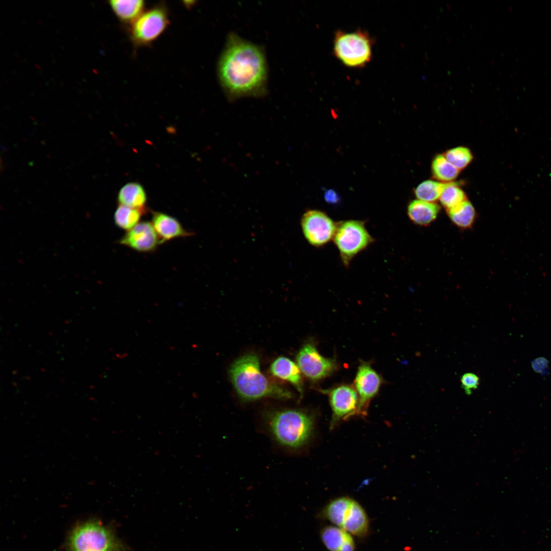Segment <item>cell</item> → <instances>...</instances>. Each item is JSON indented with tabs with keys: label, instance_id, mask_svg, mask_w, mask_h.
Listing matches in <instances>:
<instances>
[{
	"label": "cell",
	"instance_id": "obj_1",
	"mask_svg": "<svg viewBox=\"0 0 551 551\" xmlns=\"http://www.w3.org/2000/svg\"><path fill=\"white\" fill-rule=\"evenodd\" d=\"M217 71L220 85L231 101L266 94L267 66L263 49L235 33L227 37Z\"/></svg>",
	"mask_w": 551,
	"mask_h": 551
},
{
	"label": "cell",
	"instance_id": "obj_2",
	"mask_svg": "<svg viewBox=\"0 0 551 551\" xmlns=\"http://www.w3.org/2000/svg\"><path fill=\"white\" fill-rule=\"evenodd\" d=\"M229 374L232 383L239 397L245 401H253L263 397L286 400L293 397L286 388L269 381L260 368L258 356L246 354L231 365Z\"/></svg>",
	"mask_w": 551,
	"mask_h": 551
},
{
	"label": "cell",
	"instance_id": "obj_3",
	"mask_svg": "<svg viewBox=\"0 0 551 551\" xmlns=\"http://www.w3.org/2000/svg\"><path fill=\"white\" fill-rule=\"evenodd\" d=\"M264 418L274 440L290 449L306 444L314 430L313 417L300 410L271 409L264 412Z\"/></svg>",
	"mask_w": 551,
	"mask_h": 551
},
{
	"label": "cell",
	"instance_id": "obj_4",
	"mask_svg": "<svg viewBox=\"0 0 551 551\" xmlns=\"http://www.w3.org/2000/svg\"><path fill=\"white\" fill-rule=\"evenodd\" d=\"M126 547L110 527L95 519L77 524L67 539L68 551H126Z\"/></svg>",
	"mask_w": 551,
	"mask_h": 551
},
{
	"label": "cell",
	"instance_id": "obj_5",
	"mask_svg": "<svg viewBox=\"0 0 551 551\" xmlns=\"http://www.w3.org/2000/svg\"><path fill=\"white\" fill-rule=\"evenodd\" d=\"M372 45L371 39L365 32L360 30L352 32L338 30L335 34L333 52L344 65L362 67L371 60Z\"/></svg>",
	"mask_w": 551,
	"mask_h": 551
},
{
	"label": "cell",
	"instance_id": "obj_6",
	"mask_svg": "<svg viewBox=\"0 0 551 551\" xmlns=\"http://www.w3.org/2000/svg\"><path fill=\"white\" fill-rule=\"evenodd\" d=\"M333 240L337 247L344 266L366 249L374 240L368 232L363 221L348 220L337 223Z\"/></svg>",
	"mask_w": 551,
	"mask_h": 551
},
{
	"label": "cell",
	"instance_id": "obj_7",
	"mask_svg": "<svg viewBox=\"0 0 551 551\" xmlns=\"http://www.w3.org/2000/svg\"><path fill=\"white\" fill-rule=\"evenodd\" d=\"M169 23L166 7L163 5L155 6L144 11L131 24V40L137 46L149 44L164 32Z\"/></svg>",
	"mask_w": 551,
	"mask_h": 551
},
{
	"label": "cell",
	"instance_id": "obj_8",
	"mask_svg": "<svg viewBox=\"0 0 551 551\" xmlns=\"http://www.w3.org/2000/svg\"><path fill=\"white\" fill-rule=\"evenodd\" d=\"M301 226L308 242L314 246L320 247L333 239L337 223L325 213L311 210L303 215Z\"/></svg>",
	"mask_w": 551,
	"mask_h": 551
},
{
	"label": "cell",
	"instance_id": "obj_9",
	"mask_svg": "<svg viewBox=\"0 0 551 551\" xmlns=\"http://www.w3.org/2000/svg\"><path fill=\"white\" fill-rule=\"evenodd\" d=\"M300 371L312 381H318L332 374L336 369L334 360L322 356L311 342L305 344L296 356Z\"/></svg>",
	"mask_w": 551,
	"mask_h": 551
},
{
	"label": "cell",
	"instance_id": "obj_10",
	"mask_svg": "<svg viewBox=\"0 0 551 551\" xmlns=\"http://www.w3.org/2000/svg\"><path fill=\"white\" fill-rule=\"evenodd\" d=\"M322 392L328 395L332 410L331 429L341 420L355 416L359 403L358 394L355 388L343 385Z\"/></svg>",
	"mask_w": 551,
	"mask_h": 551
},
{
	"label": "cell",
	"instance_id": "obj_11",
	"mask_svg": "<svg viewBox=\"0 0 551 551\" xmlns=\"http://www.w3.org/2000/svg\"><path fill=\"white\" fill-rule=\"evenodd\" d=\"M381 383L380 376L369 364L363 363L359 367L354 383L359 397L355 416L367 415L369 403L378 393Z\"/></svg>",
	"mask_w": 551,
	"mask_h": 551
},
{
	"label": "cell",
	"instance_id": "obj_12",
	"mask_svg": "<svg viewBox=\"0 0 551 551\" xmlns=\"http://www.w3.org/2000/svg\"><path fill=\"white\" fill-rule=\"evenodd\" d=\"M119 243L140 252L153 251L161 243L152 223L148 221L138 223L128 231Z\"/></svg>",
	"mask_w": 551,
	"mask_h": 551
},
{
	"label": "cell",
	"instance_id": "obj_13",
	"mask_svg": "<svg viewBox=\"0 0 551 551\" xmlns=\"http://www.w3.org/2000/svg\"><path fill=\"white\" fill-rule=\"evenodd\" d=\"M152 223L161 243L174 238L192 235L191 232L185 230L178 220L165 213L154 212Z\"/></svg>",
	"mask_w": 551,
	"mask_h": 551
},
{
	"label": "cell",
	"instance_id": "obj_14",
	"mask_svg": "<svg viewBox=\"0 0 551 551\" xmlns=\"http://www.w3.org/2000/svg\"><path fill=\"white\" fill-rule=\"evenodd\" d=\"M270 370L274 376L291 383L300 395H303V384L300 370L292 360L287 357H280L272 363Z\"/></svg>",
	"mask_w": 551,
	"mask_h": 551
},
{
	"label": "cell",
	"instance_id": "obj_15",
	"mask_svg": "<svg viewBox=\"0 0 551 551\" xmlns=\"http://www.w3.org/2000/svg\"><path fill=\"white\" fill-rule=\"evenodd\" d=\"M368 527V519L365 510L353 499L345 516L341 528L349 534L362 537L367 534Z\"/></svg>",
	"mask_w": 551,
	"mask_h": 551
},
{
	"label": "cell",
	"instance_id": "obj_16",
	"mask_svg": "<svg viewBox=\"0 0 551 551\" xmlns=\"http://www.w3.org/2000/svg\"><path fill=\"white\" fill-rule=\"evenodd\" d=\"M440 211L437 204L419 199L411 202L408 207V214L415 224L425 226L429 224L437 217Z\"/></svg>",
	"mask_w": 551,
	"mask_h": 551
},
{
	"label": "cell",
	"instance_id": "obj_17",
	"mask_svg": "<svg viewBox=\"0 0 551 551\" xmlns=\"http://www.w3.org/2000/svg\"><path fill=\"white\" fill-rule=\"evenodd\" d=\"M109 3L118 19L131 24L143 13L145 6L144 1L142 0H112Z\"/></svg>",
	"mask_w": 551,
	"mask_h": 551
},
{
	"label": "cell",
	"instance_id": "obj_18",
	"mask_svg": "<svg viewBox=\"0 0 551 551\" xmlns=\"http://www.w3.org/2000/svg\"><path fill=\"white\" fill-rule=\"evenodd\" d=\"M118 199L121 205L143 210L146 196L141 185L136 183H129L120 189Z\"/></svg>",
	"mask_w": 551,
	"mask_h": 551
},
{
	"label": "cell",
	"instance_id": "obj_19",
	"mask_svg": "<svg viewBox=\"0 0 551 551\" xmlns=\"http://www.w3.org/2000/svg\"><path fill=\"white\" fill-rule=\"evenodd\" d=\"M353 500L348 497H341L333 500L323 510V515L336 526L341 528Z\"/></svg>",
	"mask_w": 551,
	"mask_h": 551
},
{
	"label": "cell",
	"instance_id": "obj_20",
	"mask_svg": "<svg viewBox=\"0 0 551 551\" xmlns=\"http://www.w3.org/2000/svg\"><path fill=\"white\" fill-rule=\"evenodd\" d=\"M447 210L449 218L458 227L466 229L472 225L475 212L473 206L467 199Z\"/></svg>",
	"mask_w": 551,
	"mask_h": 551
},
{
	"label": "cell",
	"instance_id": "obj_21",
	"mask_svg": "<svg viewBox=\"0 0 551 551\" xmlns=\"http://www.w3.org/2000/svg\"><path fill=\"white\" fill-rule=\"evenodd\" d=\"M350 534L337 526H328L322 529L320 537L322 542L330 551H340Z\"/></svg>",
	"mask_w": 551,
	"mask_h": 551
},
{
	"label": "cell",
	"instance_id": "obj_22",
	"mask_svg": "<svg viewBox=\"0 0 551 551\" xmlns=\"http://www.w3.org/2000/svg\"><path fill=\"white\" fill-rule=\"evenodd\" d=\"M432 170L434 178L446 183L452 182L460 172L446 160L443 155H438L434 158L432 164Z\"/></svg>",
	"mask_w": 551,
	"mask_h": 551
},
{
	"label": "cell",
	"instance_id": "obj_23",
	"mask_svg": "<svg viewBox=\"0 0 551 551\" xmlns=\"http://www.w3.org/2000/svg\"><path fill=\"white\" fill-rule=\"evenodd\" d=\"M143 210L120 205L114 214L115 224L122 229L129 231L138 223Z\"/></svg>",
	"mask_w": 551,
	"mask_h": 551
},
{
	"label": "cell",
	"instance_id": "obj_24",
	"mask_svg": "<svg viewBox=\"0 0 551 551\" xmlns=\"http://www.w3.org/2000/svg\"><path fill=\"white\" fill-rule=\"evenodd\" d=\"M439 200L444 207L448 210L467 200V197L457 183L450 182L445 183Z\"/></svg>",
	"mask_w": 551,
	"mask_h": 551
},
{
	"label": "cell",
	"instance_id": "obj_25",
	"mask_svg": "<svg viewBox=\"0 0 551 551\" xmlns=\"http://www.w3.org/2000/svg\"><path fill=\"white\" fill-rule=\"evenodd\" d=\"M445 183L427 180L420 183L416 188L415 194L421 201L433 202L439 199Z\"/></svg>",
	"mask_w": 551,
	"mask_h": 551
},
{
	"label": "cell",
	"instance_id": "obj_26",
	"mask_svg": "<svg viewBox=\"0 0 551 551\" xmlns=\"http://www.w3.org/2000/svg\"><path fill=\"white\" fill-rule=\"evenodd\" d=\"M443 155L450 164L459 170L466 167L473 158L470 151L463 146L452 148Z\"/></svg>",
	"mask_w": 551,
	"mask_h": 551
},
{
	"label": "cell",
	"instance_id": "obj_27",
	"mask_svg": "<svg viewBox=\"0 0 551 551\" xmlns=\"http://www.w3.org/2000/svg\"><path fill=\"white\" fill-rule=\"evenodd\" d=\"M461 387L465 393L471 394L473 390L477 389L480 384L479 377L473 373L464 374L461 378Z\"/></svg>",
	"mask_w": 551,
	"mask_h": 551
},
{
	"label": "cell",
	"instance_id": "obj_28",
	"mask_svg": "<svg viewBox=\"0 0 551 551\" xmlns=\"http://www.w3.org/2000/svg\"><path fill=\"white\" fill-rule=\"evenodd\" d=\"M548 363L545 358L539 357L532 361V367L535 372L543 374L547 371Z\"/></svg>",
	"mask_w": 551,
	"mask_h": 551
},
{
	"label": "cell",
	"instance_id": "obj_29",
	"mask_svg": "<svg viewBox=\"0 0 551 551\" xmlns=\"http://www.w3.org/2000/svg\"><path fill=\"white\" fill-rule=\"evenodd\" d=\"M324 197L327 203L331 204H336L339 200L338 194L332 189L327 190L324 192Z\"/></svg>",
	"mask_w": 551,
	"mask_h": 551
},
{
	"label": "cell",
	"instance_id": "obj_30",
	"mask_svg": "<svg viewBox=\"0 0 551 551\" xmlns=\"http://www.w3.org/2000/svg\"><path fill=\"white\" fill-rule=\"evenodd\" d=\"M355 544L352 536L346 540L340 551H354Z\"/></svg>",
	"mask_w": 551,
	"mask_h": 551
}]
</instances>
